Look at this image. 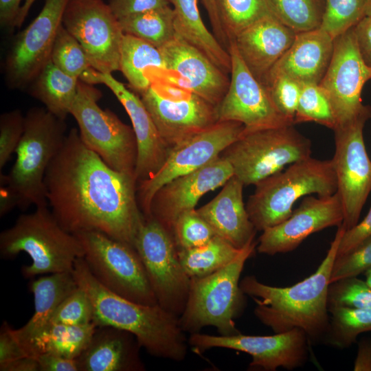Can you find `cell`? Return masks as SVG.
Returning a JSON list of instances; mask_svg holds the SVG:
<instances>
[{"mask_svg": "<svg viewBox=\"0 0 371 371\" xmlns=\"http://www.w3.org/2000/svg\"><path fill=\"white\" fill-rule=\"evenodd\" d=\"M51 212L67 232H102L134 248L144 221L135 177L111 168L70 129L44 179Z\"/></svg>", "mask_w": 371, "mask_h": 371, "instance_id": "6da1fadb", "label": "cell"}, {"mask_svg": "<svg viewBox=\"0 0 371 371\" xmlns=\"http://www.w3.org/2000/svg\"><path fill=\"white\" fill-rule=\"evenodd\" d=\"M202 2L207 12L214 35L218 42L227 49L229 42L219 19L215 0H202Z\"/></svg>", "mask_w": 371, "mask_h": 371, "instance_id": "db71d44e", "label": "cell"}, {"mask_svg": "<svg viewBox=\"0 0 371 371\" xmlns=\"http://www.w3.org/2000/svg\"><path fill=\"white\" fill-rule=\"evenodd\" d=\"M256 247V243L250 241L225 267L207 276L191 279L186 305L179 317L184 333H196L212 326L223 336L240 333L234 322L245 302L240 276Z\"/></svg>", "mask_w": 371, "mask_h": 371, "instance_id": "52a82bcc", "label": "cell"}, {"mask_svg": "<svg viewBox=\"0 0 371 371\" xmlns=\"http://www.w3.org/2000/svg\"><path fill=\"white\" fill-rule=\"evenodd\" d=\"M72 272L91 300L96 326L131 333L141 348L156 357L176 361L186 358L187 339L177 316L159 304L137 303L112 292L94 277L83 257L76 260Z\"/></svg>", "mask_w": 371, "mask_h": 371, "instance_id": "3957f363", "label": "cell"}, {"mask_svg": "<svg viewBox=\"0 0 371 371\" xmlns=\"http://www.w3.org/2000/svg\"><path fill=\"white\" fill-rule=\"evenodd\" d=\"M311 146L292 124L244 131L221 155L245 186L256 185L286 166L311 157Z\"/></svg>", "mask_w": 371, "mask_h": 371, "instance_id": "ba28073f", "label": "cell"}, {"mask_svg": "<svg viewBox=\"0 0 371 371\" xmlns=\"http://www.w3.org/2000/svg\"><path fill=\"white\" fill-rule=\"evenodd\" d=\"M70 0H46L40 13L17 34L5 63L11 89H22L34 80L50 60L65 8Z\"/></svg>", "mask_w": 371, "mask_h": 371, "instance_id": "d6986e66", "label": "cell"}, {"mask_svg": "<svg viewBox=\"0 0 371 371\" xmlns=\"http://www.w3.org/2000/svg\"><path fill=\"white\" fill-rule=\"evenodd\" d=\"M15 207H17V199L15 194L7 185H1L0 216H3Z\"/></svg>", "mask_w": 371, "mask_h": 371, "instance_id": "6f0895ef", "label": "cell"}, {"mask_svg": "<svg viewBox=\"0 0 371 371\" xmlns=\"http://www.w3.org/2000/svg\"><path fill=\"white\" fill-rule=\"evenodd\" d=\"M50 60L65 73L80 80L93 69L81 45L63 24L58 30Z\"/></svg>", "mask_w": 371, "mask_h": 371, "instance_id": "f35d334b", "label": "cell"}, {"mask_svg": "<svg viewBox=\"0 0 371 371\" xmlns=\"http://www.w3.org/2000/svg\"><path fill=\"white\" fill-rule=\"evenodd\" d=\"M343 221V207L337 192L327 196H306L288 218L262 231L257 251L271 256L291 251L312 234L338 227Z\"/></svg>", "mask_w": 371, "mask_h": 371, "instance_id": "ffe728a7", "label": "cell"}, {"mask_svg": "<svg viewBox=\"0 0 371 371\" xmlns=\"http://www.w3.org/2000/svg\"><path fill=\"white\" fill-rule=\"evenodd\" d=\"M371 268V238L350 252L336 257L330 274V284L338 280L357 277Z\"/></svg>", "mask_w": 371, "mask_h": 371, "instance_id": "f6af8a7d", "label": "cell"}, {"mask_svg": "<svg viewBox=\"0 0 371 371\" xmlns=\"http://www.w3.org/2000/svg\"><path fill=\"white\" fill-rule=\"evenodd\" d=\"M329 324L323 341L344 349L356 342L363 333L371 331V308H328Z\"/></svg>", "mask_w": 371, "mask_h": 371, "instance_id": "d590c367", "label": "cell"}, {"mask_svg": "<svg viewBox=\"0 0 371 371\" xmlns=\"http://www.w3.org/2000/svg\"><path fill=\"white\" fill-rule=\"evenodd\" d=\"M1 371H40L38 360L33 357H23L0 365Z\"/></svg>", "mask_w": 371, "mask_h": 371, "instance_id": "9f6ffc18", "label": "cell"}, {"mask_svg": "<svg viewBox=\"0 0 371 371\" xmlns=\"http://www.w3.org/2000/svg\"><path fill=\"white\" fill-rule=\"evenodd\" d=\"M24 117L19 109L3 113L0 117V170L10 159L22 137Z\"/></svg>", "mask_w": 371, "mask_h": 371, "instance_id": "bcb514c9", "label": "cell"}, {"mask_svg": "<svg viewBox=\"0 0 371 371\" xmlns=\"http://www.w3.org/2000/svg\"><path fill=\"white\" fill-rule=\"evenodd\" d=\"M140 348L136 337L127 331L96 326L89 344L76 359L79 371L144 370Z\"/></svg>", "mask_w": 371, "mask_h": 371, "instance_id": "4316f807", "label": "cell"}, {"mask_svg": "<svg viewBox=\"0 0 371 371\" xmlns=\"http://www.w3.org/2000/svg\"><path fill=\"white\" fill-rule=\"evenodd\" d=\"M101 97L93 85L79 80L70 114L88 148L111 168L135 177L137 145L134 131L112 111L98 105Z\"/></svg>", "mask_w": 371, "mask_h": 371, "instance_id": "9c48e42d", "label": "cell"}, {"mask_svg": "<svg viewBox=\"0 0 371 371\" xmlns=\"http://www.w3.org/2000/svg\"><path fill=\"white\" fill-rule=\"evenodd\" d=\"M366 281L371 286V268L365 272Z\"/></svg>", "mask_w": 371, "mask_h": 371, "instance_id": "94428289", "label": "cell"}, {"mask_svg": "<svg viewBox=\"0 0 371 371\" xmlns=\"http://www.w3.org/2000/svg\"><path fill=\"white\" fill-rule=\"evenodd\" d=\"M36 0H25L23 5H21L18 18L16 22V27H20L25 21L29 10H30L32 4Z\"/></svg>", "mask_w": 371, "mask_h": 371, "instance_id": "680465c9", "label": "cell"}, {"mask_svg": "<svg viewBox=\"0 0 371 371\" xmlns=\"http://www.w3.org/2000/svg\"><path fill=\"white\" fill-rule=\"evenodd\" d=\"M22 0H0V24L3 28L16 27Z\"/></svg>", "mask_w": 371, "mask_h": 371, "instance_id": "f5cc1de1", "label": "cell"}, {"mask_svg": "<svg viewBox=\"0 0 371 371\" xmlns=\"http://www.w3.org/2000/svg\"><path fill=\"white\" fill-rule=\"evenodd\" d=\"M337 227L335 238L317 270L298 283L286 287L265 284L254 276L240 281L245 295L256 304L254 315L274 333L300 328L309 341H323L329 324L328 289L334 261L341 237L345 232Z\"/></svg>", "mask_w": 371, "mask_h": 371, "instance_id": "7a4b0ae2", "label": "cell"}, {"mask_svg": "<svg viewBox=\"0 0 371 371\" xmlns=\"http://www.w3.org/2000/svg\"><path fill=\"white\" fill-rule=\"evenodd\" d=\"M29 286L34 295V313L23 327L12 329V333L27 357H32L33 341L51 324L63 300L78 286L72 271L42 276L32 281Z\"/></svg>", "mask_w": 371, "mask_h": 371, "instance_id": "83f0119b", "label": "cell"}, {"mask_svg": "<svg viewBox=\"0 0 371 371\" xmlns=\"http://www.w3.org/2000/svg\"><path fill=\"white\" fill-rule=\"evenodd\" d=\"M75 235L81 242L89 270L102 284L131 301L158 304L135 248L96 231Z\"/></svg>", "mask_w": 371, "mask_h": 371, "instance_id": "8fae6325", "label": "cell"}, {"mask_svg": "<svg viewBox=\"0 0 371 371\" xmlns=\"http://www.w3.org/2000/svg\"><path fill=\"white\" fill-rule=\"evenodd\" d=\"M134 248L158 304L179 317L186 305L191 279L181 265L172 234L153 218H145Z\"/></svg>", "mask_w": 371, "mask_h": 371, "instance_id": "7c38bea8", "label": "cell"}, {"mask_svg": "<svg viewBox=\"0 0 371 371\" xmlns=\"http://www.w3.org/2000/svg\"><path fill=\"white\" fill-rule=\"evenodd\" d=\"M40 371H79L76 359H69L60 355L45 352L39 354Z\"/></svg>", "mask_w": 371, "mask_h": 371, "instance_id": "f907efd6", "label": "cell"}, {"mask_svg": "<svg viewBox=\"0 0 371 371\" xmlns=\"http://www.w3.org/2000/svg\"><path fill=\"white\" fill-rule=\"evenodd\" d=\"M262 84L278 110L291 124H295L294 119L302 85L288 76L276 74H268Z\"/></svg>", "mask_w": 371, "mask_h": 371, "instance_id": "7bdbcfd3", "label": "cell"}, {"mask_svg": "<svg viewBox=\"0 0 371 371\" xmlns=\"http://www.w3.org/2000/svg\"><path fill=\"white\" fill-rule=\"evenodd\" d=\"M245 131L234 121L218 122L170 149L159 171L150 179L137 184V196L145 218L150 217L151 201L165 184L205 166L219 156Z\"/></svg>", "mask_w": 371, "mask_h": 371, "instance_id": "5bb4252c", "label": "cell"}, {"mask_svg": "<svg viewBox=\"0 0 371 371\" xmlns=\"http://www.w3.org/2000/svg\"><path fill=\"white\" fill-rule=\"evenodd\" d=\"M118 21L124 34L144 40L159 49L176 34L174 12L170 5L129 15Z\"/></svg>", "mask_w": 371, "mask_h": 371, "instance_id": "836d02e7", "label": "cell"}, {"mask_svg": "<svg viewBox=\"0 0 371 371\" xmlns=\"http://www.w3.org/2000/svg\"><path fill=\"white\" fill-rule=\"evenodd\" d=\"M27 357L15 339L12 328L4 321L0 330V365Z\"/></svg>", "mask_w": 371, "mask_h": 371, "instance_id": "681fc988", "label": "cell"}, {"mask_svg": "<svg viewBox=\"0 0 371 371\" xmlns=\"http://www.w3.org/2000/svg\"><path fill=\"white\" fill-rule=\"evenodd\" d=\"M367 0H325L320 27L333 38L355 27L364 16Z\"/></svg>", "mask_w": 371, "mask_h": 371, "instance_id": "ab89813d", "label": "cell"}, {"mask_svg": "<svg viewBox=\"0 0 371 371\" xmlns=\"http://www.w3.org/2000/svg\"><path fill=\"white\" fill-rule=\"evenodd\" d=\"M161 71L147 72L150 85L139 95L160 136L170 149L218 120L215 106L169 81Z\"/></svg>", "mask_w": 371, "mask_h": 371, "instance_id": "30bf717a", "label": "cell"}, {"mask_svg": "<svg viewBox=\"0 0 371 371\" xmlns=\"http://www.w3.org/2000/svg\"><path fill=\"white\" fill-rule=\"evenodd\" d=\"M240 249L215 236L203 245L178 250V257L189 278H199L227 265L238 256Z\"/></svg>", "mask_w": 371, "mask_h": 371, "instance_id": "d6a6232c", "label": "cell"}, {"mask_svg": "<svg viewBox=\"0 0 371 371\" xmlns=\"http://www.w3.org/2000/svg\"><path fill=\"white\" fill-rule=\"evenodd\" d=\"M244 186L233 175L214 199L196 209L217 236L237 249H242L254 240L256 232L243 202Z\"/></svg>", "mask_w": 371, "mask_h": 371, "instance_id": "484cf974", "label": "cell"}, {"mask_svg": "<svg viewBox=\"0 0 371 371\" xmlns=\"http://www.w3.org/2000/svg\"><path fill=\"white\" fill-rule=\"evenodd\" d=\"M277 18L296 33L320 27L325 0H271Z\"/></svg>", "mask_w": 371, "mask_h": 371, "instance_id": "8d00e7d4", "label": "cell"}, {"mask_svg": "<svg viewBox=\"0 0 371 371\" xmlns=\"http://www.w3.org/2000/svg\"><path fill=\"white\" fill-rule=\"evenodd\" d=\"M371 17V0H367L365 8V16Z\"/></svg>", "mask_w": 371, "mask_h": 371, "instance_id": "91938a15", "label": "cell"}, {"mask_svg": "<svg viewBox=\"0 0 371 371\" xmlns=\"http://www.w3.org/2000/svg\"><path fill=\"white\" fill-rule=\"evenodd\" d=\"M96 328L91 324L71 326L50 324L36 338L31 346L32 357L51 352L69 359H76L86 348Z\"/></svg>", "mask_w": 371, "mask_h": 371, "instance_id": "1f68e13d", "label": "cell"}, {"mask_svg": "<svg viewBox=\"0 0 371 371\" xmlns=\"http://www.w3.org/2000/svg\"><path fill=\"white\" fill-rule=\"evenodd\" d=\"M65 120L45 108L30 109L24 117V130L16 149V161L1 185H7L24 211L30 206L47 205L45 176L66 137Z\"/></svg>", "mask_w": 371, "mask_h": 371, "instance_id": "8992f818", "label": "cell"}, {"mask_svg": "<svg viewBox=\"0 0 371 371\" xmlns=\"http://www.w3.org/2000/svg\"><path fill=\"white\" fill-rule=\"evenodd\" d=\"M233 175L232 166L220 155L205 166L162 186L151 201L150 217L172 234L174 223L181 214L195 209L200 198L223 186Z\"/></svg>", "mask_w": 371, "mask_h": 371, "instance_id": "44dd1931", "label": "cell"}, {"mask_svg": "<svg viewBox=\"0 0 371 371\" xmlns=\"http://www.w3.org/2000/svg\"><path fill=\"white\" fill-rule=\"evenodd\" d=\"M79 79L49 60L31 82V95L57 117L65 120L76 96Z\"/></svg>", "mask_w": 371, "mask_h": 371, "instance_id": "f546056e", "label": "cell"}, {"mask_svg": "<svg viewBox=\"0 0 371 371\" xmlns=\"http://www.w3.org/2000/svg\"><path fill=\"white\" fill-rule=\"evenodd\" d=\"M369 80L371 67L361 57L353 27L334 38L331 60L319 83L331 102L337 127L371 109L361 98L363 88Z\"/></svg>", "mask_w": 371, "mask_h": 371, "instance_id": "2e32d148", "label": "cell"}, {"mask_svg": "<svg viewBox=\"0 0 371 371\" xmlns=\"http://www.w3.org/2000/svg\"><path fill=\"white\" fill-rule=\"evenodd\" d=\"M166 71L162 75L216 106L229 85V74L200 49L178 34L161 47Z\"/></svg>", "mask_w": 371, "mask_h": 371, "instance_id": "7402d4cb", "label": "cell"}, {"mask_svg": "<svg viewBox=\"0 0 371 371\" xmlns=\"http://www.w3.org/2000/svg\"><path fill=\"white\" fill-rule=\"evenodd\" d=\"M307 122H314L332 130L337 127L331 102L319 84L302 85L294 124Z\"/></svg>", "mask_w": 371, "mask_h": 371, "instance_id": "74e56055", "label": "cell"}, {"mask_svg": "<svg viewBox=\"0 0 371 371\" xmlns=\"http://www.w3.org/2000/svg\"><path fill=\"white\" fill-rule=\"evenodd\" d=\"M354 31L361 57L371 67V17L364 16L354 27Z\"/></svg>", "mask_w": 371, "mask_h": 371, "instance_id": "816d5d0a", "label": "cell"}, {"mask_svg": "<svg viewBox=\"0 0 371 371\" xmlns=\"http://www.w3.org/2000/svg\"><path fill=\"white\" fill-rule=\"evenodd\" d=\"M296 34L278 18L271 16L244 29L232 41L245 65L262 84L272 67L291 47Z\"/></svg>", "mask_w": 371, "mask_h": 371, "instance_id": "cb8c5ba5", "label": "cell"}, {"mask_svg": "<svg viewBox=\"0 0 371 371\" xmlns=\"http://www.w3.org/2000/svg\"><path fill=\"white\" fill-rule=\"evenodd\" d=\"M168 1L173 5L176 34L200 49L223 71L230 74L229 52L206 27L200 14L198 0Z\"/></svg>", "mask_w": 371, "mask_h": 371, "instance_id": "f1b7e54d", "label": "cell"}, {"mask_svg": "<svg viewBox=\"0 0 371 371\" xmlns=\"http://www.w3.org/2000/svg\"><path fill=\"white\" fill-rule=\"evenodd\" d=\"M96 84H103L112 91L131 119L137 145L135 170L137 184L150 179L165 162L170 148L160 136L150 113L141 98L111 74L97 71L94 79Z\"/></svg>", "mask_w": 371, "mask_h": 371, "instance_id": "603a6c76", "label": "cell"}, {"mask_svg": "<svg viewBox=\"0 0 371 371\" xmlns=\"http://www.w3.org/2000/svg\"><path fill=\"white\" fill-rule=\"evenodd\" d=\"M93 317L91 300L87 293L78 286L58 306L51 324L82 326L93 322Z\"/></svg>", "mask_w": 371, "mask_h": 371, "instance_id": "ee69618b", "label": "cell"}, {"mask_svg": "<svg viewBox=\"0 0 371 371\" xmlns=\"http://www.w3.org/2000/svg\"><path fill=\"white\" fill-rule=\"evenodd\" d=\"M353 370L371 371V339L362 338L358 344Z\"/></svg>", "mask_w": 371, "mask_h": 371, "instance_id": "11a10c76", "label": "cell"}, {"mask_svg": "<svg viewBox=\"0 0 371 371\" xmlns=\"http://www.w3.org/2000/svg\"><path fill=\"white\" fill-rule=\"evenodd\" d=\"M215 3L229 42L254 23L267 17L277 18L271 0H215Z\"/></svg>", "mask_w": 371, "mask_h": 371, "instance_id": "e575fe53", "label": "cell"}, {"mask_svg": "<svg viewBox=\"0 0 371 371\" xmlns=\"http://www.w3.org/2000/svg\"><path fill=\"white\" fill-rule=\"evenodd\" d=\"M308 338L300 328L273 335H210L191 334L188 344L194 351L224 348L251 355L249 368L275 371L278 368L292 370L302 367L308 357Z\"/></svg>", "mask_w": 371, "mask_h": 371, "instance_id": "ac0fdd59", "label": "cell"}, {"mask_svg": "<svg viewBox=\"0 0 371 371\" xmlns=\"http://www.w3.org/2000/svg\"><path fill=\"white\" fill-rule=\"evenodd\" d=\"M172 235L177 250L187 249L207 243L217 236L196 212V209L181 214L174 223Z\"/></svg>", "mask_w": 371, "mask_h": 371, "instance_id": "60d3db41", "label": "cell"}, {"mask_svg": "<svg viewBox=\"0 0 371 371\" xmlns=\"http://www.w3.org/2000/svg\"><path fill=\"white\" fill-rule=\"evenodd\" d=\"M371 118V109L355 120L337 127L332 159L337 179V192L344 211L346 230L355 226L371 192V160L366 149L363 128Z\"/></svg>", "mask_w": 371, "mask_h": 371, "instance_id": "4fadbf2b", "label": "cell"}, {"mask_svg": "<svg viewBox=\"0 0 371 371\" xmlns=\"http://www.w3.org/2000/svg\"><path fill=\"white\" fill-rule=\"evenodd\" d=\"M227 50L231 56L230 80L225 95L216 106L218 122H240L245 131L292 125L278 110L266 87L245 65L232 40Z\"/></svg>", "mask_w": 371, "mask_h": 371, "instance_id": "e0dca14e", "label": "cell"}, {"mask_svg": "<svg viewBox=\"0 0 371 371\" xmlns=\"http://www.w3.org/2000/svg\"><path fill=\"white\" fill-rule=\"evenodd\" d=\"M168 0H110L109 6L119 20L135 14L170 5Z\"/></svg>", "mask_w": 371, "mask_h": 371, "instance_id": "c3c4849f", "label": "cell"}, {"mask_svg": "<svg viewBox=\"0 0 371 371\" xmlns=\"http://www.w3.org/2000/svg\"><path fill=\"white\" fill-rule=\"evenodd\" d=\"M328 306L371 308V286L366 280L349 277L330 283Z\"/></svg>", "mask_w": 371, "mask_h": 371, "instance_id": "b9f144b4", "label": "cell"}, {"mask_svg": "<svg viewBox=\"0 0 371 371\" xmlns=\"http://www.w3.org/2000/svg\"><path fill=\"white\" fill-rule=\"evenodd\" d=\"M48 206H38L33 212L20 215L0 234L2 258H13L25 252L32 259V263L21 269L27 278L72 271L76 260L84 257L77 236L59 224Z\"/></svg>", "mask_w": 371, "mask_h": 371, "instance_id": "277c9868", "label": "cell"}, {"mask_svg": "<svg viewBox=\"0 0 371 371\" xmlns=\"http://www.w3.org/2000/svg\"><path fill=\"white\" fill-rule=\"evenodd\" d=\"M255 186L245 206L255 229L262 232L288 218L301 197L330 196L337 189L332 159L311 157L291 164Z\"/></svg>", "mask_w": 371, "mask_h": 371, "instance_id": "5b68a950", "label": "cell"}, {"mask_svg": "<svg viewBox=\"0 0 371 371\" xmlns=\"http://www.w3.org/2000/svg\"><path fill=\"white\" fill-rule=\"evenodd\" d=\"M371 238V206L363 219L345 230L340 240L337 257L346 254Z\"/></svg>", "mask_w": 371, "mask_h": 371, "instance_id": "7dc6e473", "label": "cell"}, {"mask_svg": "<svg viewBox=\"0 0 371 371\" xmlns=\"http://www.w3.org/2000/svg\"><path fill=\"white\" fill-rule=\"evenodd\" d=\"M333 47L334 38L321 27L297 33L291 47L268 74L286 76L302 85L319 84Z\"/></svg>", "mask_w": 371, "mask_h": 371, "instance_id": "d4e9b609", "label": "cell"}, {"mask_svg": "<svg viewBox=\"0 0 371 371\" xmlns=\"http://www.w3.org/2000/svg\"><path fill=\"white\" fill-rule=\"evenodd\" d=\"M120 71L126 79L131 89L140 94L146 90L150 82L147 72L151 69L166 70L160 49L135 36L124 34L121 51Z\"/></svg>", "mask_w": 371, "mask_h": 371, "instance_id": "4dcf8cb0", "label": "cell"}, {"mask_svg": "<svg viewBox=\"0 0 371 371\" xmlns=\"http://www.w3.org/2000/svg\"><path fill=\"white\" fill-rule=\"evenodd\" d=\"M62 24L79 42L91 67L104 74L120 71L124 32L103 0H70Z\"/></svg>", "mask_w": 371, "mask_h": 371, "instance_id": "9a60e30c", "label": "cell"}]
</instances>
